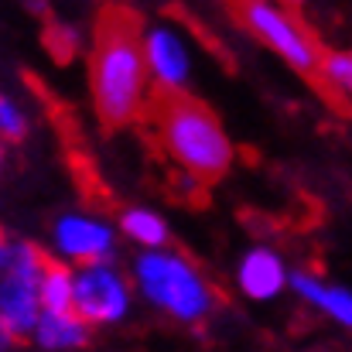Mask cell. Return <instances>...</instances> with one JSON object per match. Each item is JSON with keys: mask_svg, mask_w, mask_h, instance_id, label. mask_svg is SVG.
I'll return each mask as SVG.
<instances>
[{"mask_svg": "<svg viewBox=\"0 0 352 352\" xmlns=\"http://www.w3.org/2000/svg\"><path fill=\"white\" fill-rule=\"evenodd\" d=\"M0 171H3V144H0Z\"/></svg>", "mask_w": 352, "mask_h": 352, "instance_id": "obj_20", "label": "cell"}, {"mask_svg": "<svg viewBox=\"0 0 352 352\" xmlns=\"http://www.w3.org/2000/svg\"><path fill=\"white\" fill-rule=\"evenodd\" d=\"M7 253H10V236L0 230V270H3V263H7Z\"/></svg>", "mask_w": 352, "mask_h": 352, "instance_id": "obj_18", "label": "cell"}, {"mask_svg": "<svg viewBox=\"0 0 352 352\" xmlns=\"http://www.w3.org/2000/svg\"><path fill=\"white\" fill-rule=\"evenodd\" d=\"M287 260L280 256L277 246H267V243H253L243 250V256L236 260V291L253 301V305H270L277 301L280 294H287Z\"/></svg>", "mask_w": 352, "mask_h": 352, "instance_id": "obj_9", "label": "cell"}, {"mask_svg": "<svg viewBox=\"0 0 352 352\" xmlns=\"http://www.w3.org/2000/svg\"><path fill=\"white\" fill-rule=\"evenodd\" d=\"M140 28L110 14L89 48V100L107 126H130L151 110V79L140 55Z\"/></svg>", "mask_w": 352, "mask_h": 352, "instance_id": "obj_1", "label": "cell"}, {"mask_svg": "<svg viewBox=\"0 0 352 352\" xmlns=\"http://www.w3.org/2000/svg\"><path fill=\"white\" fill-rule=\"evenodd\" d=\"M239 17H243L246 31L263 48H270L287 69H294V72H315L318 41L294 17L291 7H284L277 0H243L239 3Z\"/></svg>", "mask_w": 352, "mask_h": 352, "instance_id": "obj_5", "label": "cell"}, {"mask_svg": "<svg viewBox=\"0 0 352 352\" xmlns=\"http://www.w3.org/2000/svg\"><path fill=\"white\" fill-rule=\"evenodd\" d=\"M126 274H130L133 294L151 311H157L161 318L175 325L199 329L219 308L216 284L188 253H182L171 243L154 246V250H137Z\"/></svg>", "mask_w": 352, "mask_h": 352, "instance_id": "obj_2", "label": "cell"}, {"mask_svg": "<svg viewBox=\"0 0 352 352\" xmlns=\"http://www.w3.org/2000/svg\"><path fill=\"white\" fill-rule=\"evenodd\" d=\"M34 349L41 352H79L89 349L93 342V329L86 318H79L72 308H62V311H38V322L31 325L28 339Z\"/></svg>", "mask_w": 352, "mask_h": 352, "instance_id": "obj_11", "label": "cell"}, {"mask_svg": "<svg viewBox=\"0 0 352 352\" xmlns=\"http://www.w3.org/2000/svg\"><path fill=\"white\" fill-rule=\"evenodd\" d=\"M137 34H140V55H144L151 89L161 96L188 93L192 76H195V55L185 31L171 21H154L140 28Z\"/></svg>", "mask_w": 352, "mask_h": 352, "instance_id": "obj_7", "label": "cell"}, {"mask_svg": "<svg viewBox=\"0 0 352 352\" xmlns=\"http://www.w3.org/2000/svg\"><path fill=\"white\" fill-rule=\"evenodd\" d=\"M28 133H31V113H28V107L17 96L0 93V144L3 147L7 144H21V140H28Z\"/></svg>", "mask_w": 352, "mask_h": 352, "instance_id": "obj_15", "label": "cell"}, {"mask_svg": "<svg viewBox=\"0 0 352 352\" xmlns=\"http://www.w3.org/2000/svg\"><path fill=\"white\" fill-rule=\"evenodd\" d=\"M287 291L305 308L322 315L325 322H332L339 329H352V291L346 284L329 280L315 270H291L287 274Z\"/></svg>", "mask_w": 352, "mask_h": 352, "instance_id": "obj_10", "label": "cell"}, {"mask_svg": "<svg viewBox=\"0 0 352 352\" xmlns=\"http://www.w3.org/2000/svg\"><path fill=\"white\" fill-rule=\"evenodd\" d=\"M38 305L41 311H62L72 308V267L62 260H45L38 274Z\"/></svg>", "mask_w": 352, "mask_h": 352, "instance_id": "obj_13", "label": "cell"}, {"mask_svg": "<svg viewBox=\"0 0 352 352\" xmlns=\"http://www.w3.org/2000/svg\"><path fill=\"white\" fill-rule=\"evenodd\" d=\"M315 72H318L322 86H325L332 96L346 100L352 93V55L346 48H336V52H325V55L318 52Z\"/></svg>", "mask_w": 352, "mask_h": 352, "instance_id": "obj_14", "label": "cell"}, {"mask_svg": "<svg viewBox=\"0 0 352 352\" xmlns=\"http://www.w3.org/2000/svg\"><path fill=\"white\" fill-rule=\"evenodd\" d=\"M133 284L117 256L72 267V311L89 322V329H117L133 311Z\"/></svg>", "mask_w": 352, "mask_h": 352, "instance_id": "obj_4", "label": "cell"}, {"mask_svg": "<svg viewBox=\"0 0 352 352\" xmlns=\"http://www.w3.org/2000/svg\"><path fill=\"white\" fill-rule=\"evenodd\" d=\"M117 226L100 212L69 209L52 226V253H55V260H62L69 267L117 256Z\"/></svg>", "mask_w": 352, "mask_h": 352, "instance_id": "obj_8", "label": "cell"}, {"mask_svg": "<svg viewBox=\"0 0 352 352\" xmlns=\"http://www.w3.org/2000/svg\"><path fill=\"white\" fill-rule=\"evenodd\" d=\"M45 253L28 239H10L7 263L0 270V322L10 329L17 342L28 339L31 325L38 322V274L45 267Z\"/></svg>", "mask_w": 352, "mask_h": 352, "instance_id": "obj_6", "label": "cell"}, {"mask_svg": "<svg viewBox=\"0 0 352 352\" xmlns=\"http://www.w3.org/2000/svg\"><path fill=\"white\" fill-rule=\"evenodd\" d=\"M14 346H17V339H14V336H10V329H7V325L0 322V352L14 349Z\"/></svg>", "mask_w": 352, "mask_h": 352, "instance_id": "obj_17", "label": "cell"}, {"mask_svg": "<svg viewBox=\"0 0 352 352\" xmlns=\"http://www.w3.org/2000/svg\"><path fill=\"white\" fill-rule=\"evenodd\" d=\"M48 48L58 55V58H72L79 48H82V31L76 24H52L48 31Z\"/></svg>", "mask_w": 352, "mask_h": 352, "instance_id": "obj_16", "label": "cell"}, {"mask_svg": "<svg viewBox=\"0 0 352 352\" xmlns=\"http://www.w3.org/2000/svg\"><path fill=\"white\" fill-rule=\"evenodd\" d=\"M277 3H284V7H301L305 0H277Z\"/></svg>", "mask_w": 352, "mask_h": 352, "instance_id": "obj_19", "label": "cell"}, {"mask_svg": "<svg viewBox=\"0 0 352 352\" xmlns=\"http://www.w3.org/2000/svg\"><path fill=\"white\" fill-rule=\"evenodd\" d=\"M157 140L161 151L182 171H192L202 182H216L230 175L236 161L233 137L226 133L223 120L206 103L185 93L164 96V103L157 107Z\"/></svg>", "mask_w": 352, "mask_h": 352, "instance_id": "obj_3", "label": "cell"}, {"mask_svg": "<svg viewBox=\"0 0 352 352\" xmlns=\"http://www.w3.org/2000/svg\"><path fill=\"white\" fill-rule=\"evenodd\" d=\"M113 226L120 239H126L133 250H154L171 243V223L151 206H126Z\"/></svg>", "mask_w": 352, "mask_h": 352, "instance_id": "obj_12", "label": "cell"}]
</instances>
